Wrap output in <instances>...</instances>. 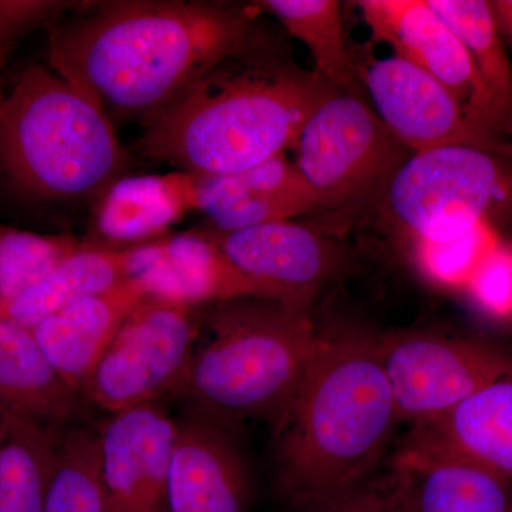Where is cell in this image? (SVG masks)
<instances>
[{
    "label": "cell",
    "mask_w": 512,
    "mask_h": 512,
    "mask_svg": "<svg viewBox=\"0 0 512 512\" xmlns=\"http://www.w3.org/2000/svg\"><path fill=\"white\" fill-rule=\"evenodd\" d=\"M256 6L87 3L50 22L47 66L113 116L146 120L254 35Z\"/></svg>",
    "instance_id": "6da1fadb"
},
{
    "label": "cell",
    "mask_w": 512,
    "mask_h": 512,
    "mask_svg": "<svg viewBox=\"0 0 512 512\" xmlns=\"http://www.w3.org/2000/svg\"><path fill=\"white\" fill-rule=\"evenodd\" d=\"M336 89L256 28L245 45L143 120L141 153L201 175L237 174L285 154Z\"/></svg>",
    "instance_id": "7a4b0ae2"
},
{
    "label": "cell",
    "mask_w": 512,
    "mask_h": 512,
    "mask_svg": "<svg viewBox=\"0 0 512 512\" xmlns=\"http://www.w3.org/2000/svg\"><path fill=\"white\" fill-rule=\"evenodd\" d=\"M399 423L376 333L318 326L301 383L272 427L276 490L293 510L372 476Z\"/></svg>",
    "instance_id": "3957f363"
},
{
    "label": "cell",
    "mask_w": 512,
    "mask_h": 512,
    "mask_svg": "<svg viewBox=\"0 0 512 512\" xmlns=\"http://www.w3.org/2000/svg\"><path fill=\"white\" fill-rule=\"evenodd\" d=\"M311 313L262 298L205 308L187 369L170 399L227 423L275 426L315 346Z\"/></svg>",
    "instance_id": "277c9868"
},
{
    "label": "cell",
    "mask_w": 512,
    "mask_h": 512,
    "mask_svg": "<svg viewBox=\"0 0 512 512\" xmlns=\"http://www.w3.org/2000/svg\"><path fill=\"white\" fill-rule=\"evenodd\" d=\"M128 158L103 106L49 66L23 70L0 106V168L49 201L103 195Z\"/></svg>",
    "instance_id": "5b68a950"
},
{
    "label": "cell",
    "mask_w": 512,
    "mask_h": 512,
    "mask_svg": "<svg viewBox=\"0 0 512 512\" xmlns=\"http://www.w3.org/2000/svg\"><path fill=\"white\" fill-rule=\"evenodd\" d=\"M380 195L410 241H448L512 208V160L466 146L417 151Z\"/></svg>",
    "instance_id": "8992f818"
},
{
    "label": "cell",
    "mask_w": 512,
    "mask_h": 512,
    "mask_svg": "<svg viewBox=\"0 0 512 512\" xmlns=\"http://www.w3.org/2000/svg\"><path fill=\"white\" fill-rule=\"evenodd\" d=\"M292 150L323 208L382 194L413 153L365 100L339 90L313 110Z\"/></svg>",
    "instance_id": "52a82bcc"
},
{
    "label": "cell",
    "mask_w": 512,
    "mask_h": 512,
    "mask_svg": "<svg viewBox=\"0 0 512 512\" xmlns=\"http://www.w3.org/2000/svg\"><path fill=\"white\" fill-rule=\"evenodd\" d=\"M204 309L147 296L94 367L83 399L109 414L170 399L187 369Z\"/></svg>",
    "instance_id": "ba28073f"
},
{
    "label": "cell",
    "mask_w": 512,
    "mask_h": 512,
    "mask_svg": "<svg viewBox=\"0 0 512 512\" xmlns=\"http://www.w3.org/2000/svg\"><path fill=\"white\" fill-rule=\"evenodd\" d=\"M400 423H429L488 384L512 376V353L484 340L417 330L377 335Z\"/></svg>",
    "instance_id": "9c48e42d"
},
{
    "label": "cell",
    "mask_w": 512,
    "mask_h": 512,
    "mask_svg": "<svg viewBox=\"0 0 512 512\" xmlns=\"http://www.w3.org/2000/svg\"><path fill=\"white\" fill-rule=\"evenodd\" d=\"M377 116L413 151L466 146L511 158L512 138L478 123L431 74L400 56L356 63Z\"/></svg>",
    "instance_id": "30bf717a"
},
{
    "label": "cell",
    "mask_w": 512,
    "mask_h": 512,
    "mask_svg": "<svg viewBox=\"0 0 512 512\" xmlns=\"http://www.w3.org/2000/svg\"><path fill=\"white\" fill-rule=\"evenodd\" d=\"M208 234L220 245L259 298L311 313L313 302L342 266L335 244L293 220Z\"/></svg>",
    "instance_id": "8fae6325"
},
{
    "label": "cell",
    "mask_w": 512,
    "mask_h": 512,
    "mask_svg": "<svg viewBox=\"0 0 512 512\" xmlns=\"http://www.w3.org/2000/svg\"><path fill=\"white\" fill-rule=\"evenodd\" d=\"M238 429L183 406L175 416L168 512L254 511V480Z\"/></svg>",
    "instance_id": "7c38bea8"
},
{
    "label": "cell",
    "mask_w": 512,
    "mask_h": 512,
    "mask_svg": "<svg viewBox=\"0 0 512 512\" xmlns=\"http://www.w3.org/2000/svg\"><path fill=\"white\" fill-rule=\"evenodd\" d=\"M356 6L376 40L439 80L478 123L507 137L466 47L427 0H362Z\"/></svg>",
    "instance_id": "4fadbf2b"
},
{
    "label": "cell",
    "mask_w": 512,
    "mask_h": 512,
    "mask_svg": "<svg viewBox=\"0 0 512 512\" xmlns=\"http://www.w3.org/2000/svg\"><path fill=\"white\" fill-rule=\"evenodd\" d=\"M101 478L113 512H168L175 416L163 402L109 414L100 424Z\"/></svg>",
    "instance_id": "5bb4252c"
},
{
    "label": "cell",
    "mask_w": 512,
    "mask_h": 512,
    "mask_svg": "<svg viewBox=\"0 0 512 512\" xmlns=\"http://www.w3.org/2000/svg\"><path fill=\"white\" fill-rule=\"evenodd\" d=\"M458 460L512 480V376L488 384L450 412L403 434L390 461Z\"/></svg>",
    "instance_id": "9a60e30c"
},
{
    "label": "cell",
    "mask_w": 512,
    "mask_h": 512,
    "mask_svg": "<svg viewBox=\"0 0 512 512\" xmlns=\"http://www.w3.org/2000/svg\"><path fill=\"white\" fill-rule=\"evenodd\" d=\"M131 278L151 298L190 308L259 298L208 231L164 235L131 248Z\"/></svg>",
    "instance_id": "2e32d148"
},
{
    "label": "cell",
    "mask_w": 512,
    "mask_h": 512,
    "mask_svg": "<svg viewBox=\"0 0 512 512\" xmlns=\"http://www.w3.org/2000/svg\"><path fill=\"white\" fill-rule=\"evenodd\" d=\"M197 177L198 211L218 232L293 220L322 207L318 195L285 154L227 175Z\"/></svg>",
    "instance_id": "e0dca14e"
},
{
    "label": "cell",
    "mask_w": 512,
    "mask_h": 512,
    "mask_svg": "<svg viewBox=\"0 0 512 512\" xmlns=\"http://www.w3.org/2000/svg\"><path fill=\"white\" fill-rule=\"evenodd\" d=\"M134 278L70 303L33 328L47 359L70 389L83 397L84 387L124 320L147 298Z\"/></svg>",
    "instance_id": "ac0fdd59"
},
{
    "label": "cell",
    "mask_w": 512,
    "mask_h": 512,
    "mask_svg": "<svg viewBox=\"0 0 512 512\" xmlns=\"http://www.w3.org/2000/svg\"><path fill=\"white\" fill-rule=\"evenodd\" d=\"M191 211H198L195 174L121 177L101 195L93 239L111 248L136 247L164 237Z\"/></svg>",
    "instance_id": "d6986e66"
},
{
    "label": "cell",
    "mask_w": 512,
    "mask_h": 512,
    "mask_svg": "<svg viewBox=\"0 0 512 512\" xmlns=\"http://www.w3.org/2000/svg\"><path fill=\"white\" fill-rule=\"evenodd\" d=\"M82 399L47 359L33 330L0 315V404L20 419L64 430L76 426Z\"/></svg>",
    "instance_id": "ffe728a7"
},
{
    "label": "cell",
    "mask_w": 512,
    "mask_h": 512,
    "mask_svg": "<svg viewBox=\"0 0 512 512\" xmlns=\"http://www.w3.org/2000/svg\"><path fill=\"white\" fill-rule=\"evenodd\" d=\"M402 512H510L512 480L458 460L392 463Z\"/></svg>",
    "instance_id": "44dd1931"
},
{
    "label": "cell",
    "mask_w": 512,
    "mask_h": 512,
    "mask_svg": "<svg viewBox=\"0 0 512 512\" xmlns=\"http://www.w3.org/2000/svg\"><path fill=\"white\" fill-rule=\"evenodd\" d=\"M131 248H111L89 238L28 291L0 303V315L33 329L70 303L131 278Z\"/></svg>",
    "instance_id": "7402d4cb"
},
{
    "label": "cell",
    "mask_w": 512,
    "mask_h": 512,
    "mask_svg": "<svg viewBox=\"0 0 512 512\" xmlns=\"http://www.w3.org/2000/svg\"><path fill=\"white\" fill-rule=\"evenodd\" d=\"M256 8L271 13L288 35L311 52L313 72L333 89L365 100L356 60L346 40L336 0H265Z\"/></svg>",
    "instance_id": "603a6c76"
},
{
    "label": "cell",
    "mask_w": 512,
    "mask_h": 512,
    "mask_svg": "<svg viewBox=\"0 0 512 512\" xmlns=\"http://www.w3.org/2000/svg\"><path fill=\"white\" fill-rule=\"evenodd\" d=\"M64 430L15 416L0 444V512H45Z\"/></svg>",
    "instance_id": "cb8c5ba5"
},
{
    "label": "cell",
    "mask_w": 512,
    "mask_h": 512,
    "mask_svg": "<svg viewBox=\"0 0 512 512\" xmlns=\"http://www.w3.org/2000/svg\"><path fill=\"white\" fill-rule=\"evenodd\" d=\"M430 8L463 42L485 90L500 110L505 134L512 138V64L484 0H427Z\"/></svg>",
    "instance_id": "d4e9b609"
},
{
    "label": "cell",
    "mask_w": 512,
    "mask_h": 512,
    "mask_svg": "<svg viewBox=\"0 0 512 512\" xmlns=\"http://www.w3.org/2000/svg\"><path fill=\"white\" fill-rule=\"evenodd\" d=\"M45 512H113L101 478L97 429L76 424L63 431Z\"/></svg>",
    "instance_id": "484cf974"
},
{
    "label": "cell",
    "mask_w": 512,
    "mask_h": 512,
    "mask_svg": "<svg viewBox=\"0 0 512 512\" xmlns=\"http://www.w3.org/2000/svg\"><path fill=\"white\" fill-rule=\"evenodd\" d=\"M84 241L69 234L40 235L0 225V303L28 291Z\"/></svg>",
    "instance_id": "4316f807"
},
{
    "label": "cell",
    "mask_w": 512,
    "mask_h": 512,
    "mask_svg": "<svg viewBox=\"0 0 512 512\" xmlns=\"http://www.w3.org/2000/svg\"><path fill=\"white\" fill-rule=\"evenodd\" d=\"M493 222H481L448 241H412L414 264L424 278L447 289H466L477 269L501 244Z\"/></svg>",
    "instance_id": "83f0119b"
},
{
    "label": "cell",
    "mask_w": 512,
    "mask_h": 512,
    "mask_svg": "<svg viewBox=\"0 0 512 512\" xmlns=\"http://www.w3.org/2000/svg\"><path fill=\"white\" fill-rule=\"evenodd\" d=\"M296 512H402L392 468L319 495L293 508Z\"/></svg>",
    "instance_id": "f1b7e54d"
},
{
    "label": "cell",
    "mask_w": 512,
    "mask_h": 512,
    "mask_svg": "<svg viewBox=\"0 0 512 512\" xmlns=\"http://www.w3.org/2000/svg\"><path fill=\"white\" fill-rule=\"evenodd\" d=\"M464 291L485 315L512 320V245L501 242L484 259Z\"/></svg>",
    "instance_id": "f546056e"
},
{
    "label": "cell",
    "mask_w": 512,
    "mask_h": 512,
    "mask_svg": "<svg viewBox=\"0 0 512 512\" xmlns=\"http://www.w3.org/2000/svg\"><path fill=\"white\" fill-rule=\"evenodd\" d=\"M66 3L0 0V57L3 47L37 23L52 22L66 10Z\"/></svg>",
    "instance_id": "4dcf8cb0"
},
{
    "label": "cell",
    "mask_w": 512,
    "mask_h": 512,
    "mask_svg": "<svg viewBox=\"0 0 512 512\" xmlns=\"http://www.w3.org/2000/svg\"><path fill=\"white\" fill-rule=\"evenodd\" d=\"M488 3L498 32L504 42L512 47V0H493Z\"/></svg>",
    "instance_id": "1f68e13d"
},
{
    "label": "cell",
    "mask_w": 512,
    "mask_h": 512,
    "mask_svg": "<svg viewBox=\"0 0 512 512\" xmlns=\"http://www.w3.org/2000/svg\"><path fill=\"white\" fill-rule=\"evenodd\" d=\"M13 419H15V416H13L5 406L0 404V444H2L3 440L8 436Z\"/></svg>",
    "instance_id": "d6a6232c"
},
{
    "label": "cell",
    "mask_w": 512,
    "mask_h": 512,
    "mask_svg": "<svg viewBox=\"0 0 512 512\" xmlns=\"http://www.w3.org/2000/svg\"><path fill=\"white\" fill-rule=\"evenodd\" d=\"M0 63H2V57H0ZM3 100H5V97H3L2 92H0V106H2Z\"/></svg>",
    "instance_id": "836d02e7"
},
{
    "label": "cell",
    "mask_w": 512,
    "mask_h": 512,
    "mask_svg": "<svg viewBox=\"0 0 512 512\" xmlns=\"http://www.w3.org/2000/svg\"><path fill=\"white\" fill-rule=\"evenodd\" d=\"M510 512H512V505H511V510H510Z\"/></svg>",
    "instance_id": "e575fe53"
}]
</instances>
